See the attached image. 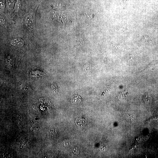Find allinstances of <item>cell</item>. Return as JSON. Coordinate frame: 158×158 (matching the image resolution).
I'll list each match as a JSON object with an SVG mask.
<instances>
[{"instance_id":"7c38bea8","label":"cell","mask_w":158,"mask_h":158,"mask_svg":"<svg viewBox=\"0 0 158 158\" xmlns=\"http://www.w3.org/2000/svg\"><path fill=\"white\" fill-rule=\"evenodd\" d=\"M69 143L68 142H65L63 143V146H67L69 144Z\"/></svg>"},{"instance_id":"6da1fadb","label":"cell","mask_w":158,"mask_h":158,"mask_svg":"<svg viewBox=\"0 0 158 158\" xmlns=\"http://www.w3.org/2000/svg\"><path fill=\"white\" fill-rule=\"evenodd\" d=\"M25 24L29 30H32L34 27V21L32 16L30 15H28L25 21Z\"/></svg>"},{"instance_id":"9c48e42d","label":"cell","mask_w":158,"mask_h":158,"mask_svg":"<svg viewBox=\"0 0 158 158\" xmlns=\"http://www.w3.org/2000/svg\"><path fill=\"white\" fill-rule=\"evenodd\" d=\"M0 5L1 9H3L5 7V0H0Z\"/></svg>"},{"instance_id":"5bb4252c","label":"cell","mask_w":158,"mask_h":158,"mask_svg":"<svg viewBox=\"0 0 158 158\" xmlns=\"http://www.w3.org/2000/svg\"><path fill=\"white\" fill-rule=\"evenodd\" d=\"M122 1V2H127V1H128V0H121Z\"/></svg>"},{"instance_id":"8fae6325","label":"cell","mask_w":158,"mask_h":158,"mask_svg":"<svg viewBox=\"0 0 158 158\" xmlns=\"http://www.w3.org/2000/svg\"><path fill=\"white\" fill-rule=\"evenodd\" d=\"M53 87V90L55 91H56L57 90V86H56V84L54 85H53V86H52Z\"/></svg>"},{"instance_id":"277c9868","label":"cell","mask_w":158,"mask_h":158,"mask_svg":"<svg viewBox=\"0 0 158 158\" xmlns=\"http://www.w3.org/2000/svg\"><path fill=\"white\" fill-rule=\"evenodd\" d=\"M143 100L145 102L148 103L151 102L152 97L151 94L149 93L145 94L143 97Z\"/></svg>"},{"instance_id":"ba28073f","label":"cell","mask_w":158,"mask_h":158,"mask_svg":"<svg viewBox=\"0 0 158 158\" xmlns=\"http://www.w3.org/2000/svg\"><path fill=\"white\" fill-rule=\"evenodd\" d=\"M84 43V40L82 38H79L77 40L76 43V46L77 47H79L83 45Z\"/></svg>"},{"instance_id":"30bf717a","label":"cell","mask_w":158,"mask_h":158,"mask_svg":"<svg viewBox=\"0 0 158 158\" xmlns=\"http://www.w3.org/2000/svg\"><path fill=\"white\" fill-rule=\"evenodd\" d=\"M61 18L62 21L64 22L67 21V17L65 14H62L61 15Z\"/></svg>"},{"instance_id":"4fadbf2b","label":"cell","mask_w":158,"mask_h":158,"mask_svg":"<svg viewBox=\"0 0 158 158\" xmlns=\"http://www.w3.org/2000/svg\"><path fill=\"white\" fill-rule=\"evenodd\" d=\"M4 19H0V23L1 24H4Z\"/></svg>"},{"instance_id":"7a4b0ae2","label":"cell","mask_w":158,"mask_h":158,"mask_svg":"<svg viewBox=\"0 0 158 158\" xmlns=\"http://www.w3.org/2000/svg\"><path fill=\"white\" fill-rule=\"evenodd\" d=\"M11 44L14 47H22L24 45V42L22 39L16 38L11 40Z\"/></svg>"},{"instance_id":"5b68a950","label":"cell","mask_w":158,"mask_h":158,"mask_svg":"<svg viewBox=\"0 0 158 158\" xmlns=\"http://www.w3.org/2000/svg\"><path fill=\"white\" fill-rule=\"evenodd\" d=\"M6 5L9 9H12L14 8L15 1L14 0H5Z\"/></svg>"},{"instance_id":"8992f818","label":"cell","mask_w":158,"mask_h":158,"mask_svg":"<svg viewBox=\"0 0 158 158\" xmlns=\"http://www.w3.org/2000/svg\"><path fill=\"white\" fill-rule=\"evenodd\" d=\"M21 0H16L14 4V11L16 13H17L19 11L21 8Z\"/></svg>"},{"instance_id":"3957f363","label":"cell","mask_w":158,"mask_h":158,"mask_svg":"<svg viewBox=\"0 0 158 158\" xmlns=\"http://www.w3.org/2000/svg\"><path fill=\"white\" fill-rule=\"evenodd\" d=\"M128 95L129 93L128 91L125 90L119 94L117 95V98L120 100H124L127 99Z\"/></svg>"},{"instance_id":"52a82bcc","label":"cell","mask_w":158,"mask_h":158,"mask_svg":"<svg viewBox=\"0 0 158 158\" xmlns=\"http://www.w3.org/2000/svg\"><path fill=\"white\" fill-rule=\"evenodd\" d=\"M82 98L78 95H75L72 98V102H74V103H78L82 101Z\"/></svg>"}]
</instances>
